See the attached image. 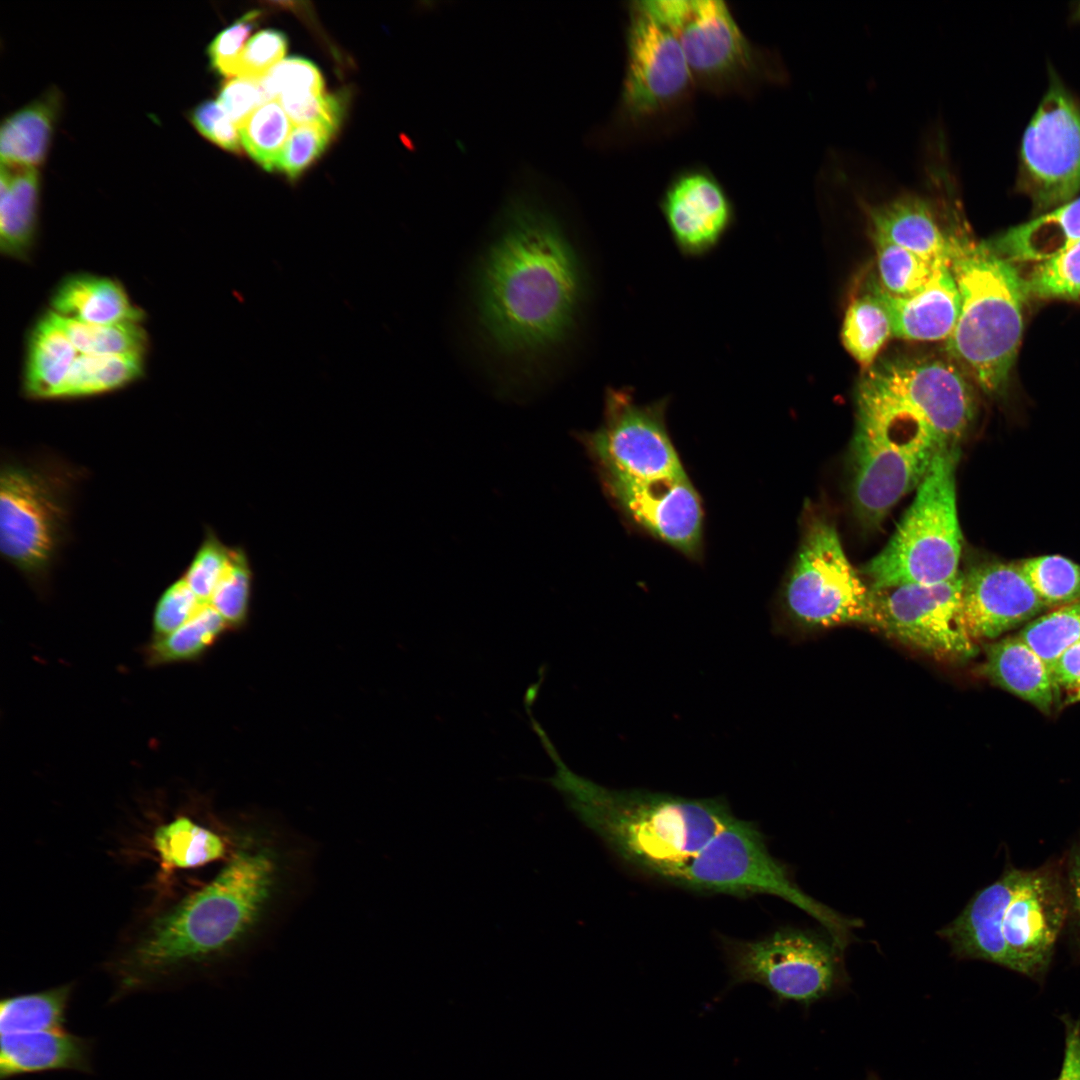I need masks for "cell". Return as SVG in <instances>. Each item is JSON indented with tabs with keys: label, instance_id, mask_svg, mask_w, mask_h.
<instances>
[{
	"label": "cell",
	"instance_id": "9c48e42d",
	"mask_svg": "<svg viewBox=\"0 0 1080 1080\" xmlns=\"http://www.w3.org/2000/svg\"><path fill=\"white\" fill-rule=\"evenodd\" d=\"M668 883L697 893L780 897L817 920L842 951L854 939L853 930L862 925L802 891L786 866L771 855L757 825L735 816Z\"/></svg>",
	"mask_w": 1080,
	"mask_h": 1080
},
{
	"label": "cell",
	"instance_id": "4316f807",
	"mask_svg": "<svg viewBox=\"0 0 1080 1080\" xmlns=\"http://www.w3.org/2000/svg\"><path fill=\"white\" fill-rule=\"evenodd\" d=\"M39 173L34 167L1 165L0 249L3 255L26 260L33 248L38 219Z\"/></svg>",
	"mask_w": 1080,
	"mask_h": 1080
},
{
	"label": "cell",
	"instance_id": "d6a6232c",
	"mask_svg": "<svg viewBox=\"0 0 1080 1080\" xmlns=\"http://www.w3.org/2000/svg\"><path fill=\"white\" fill-rule=\"evenodd\" d=\"M227 628L220 614L210 604H204L186 624L166 636L153 638L144 650L146 663L160 666L195 660Z\"/></svg>",
	"mask_w": 1080,
	"mask_h": 1080
},
{
	"label": "cell",
	"instance_id": "2e32d148",
	"mask_svg": "<svg viewBox=\"0 0 1080 1080\" xmlns=\"http://www.w3.org/2000/svg\"><path fill=\"white\" fill-rule=\"evenodd\" d=\"M1068 919V899L1061 865L1048 863L1018 870L1003 919V935L1012 971L1042 982L1057 939Z\"/></svg>",
	"mask_w": 1080,
	"mask_h": 1080
},
{
	"label": "cell",
	"instance_id": "f546056e",
	"mask_svg": "<svg viewBox=\"0 0 1080 1080\" xmlns=\"http://www.w3.org/2000/svg\"><path fill=\"white\" fill-rule=\"evenodd\" d=\"M59 106V95L49 91L3 121L0 131L2 165L36 168L44 161Z\"/></svg>",
	"mask_w": 1080,
	"mask_h": 1080
},
{
	"label": "cell",
	"instance_id": "52a82bcc",
	"mask_svg": "<svg viewBox=\"0 0 1080 1080\" xmlns=\"http://www.w3.org/2000/svg\"><path fill=\"white\" fill-rule=\"evenodd\" d=\"M959 446L940 447L886 546L860 568L873 590L956 577L962 548L957 515Z\"/></svg>",
	"mask_w": 1080,
	"mask_h": 1080
},
{
	"label": "cell",
	"instance_id": "60d3db41",
	"mask_svg": "<svg viewBox=\"0 0 1080 1080\" xmlns=\"http://www.w3.org/2000/svg\"><path fill=\"white\" fill-rule=\"evenodd\" d=\"M252 585L253 571L249 556L243 547H233L227 569L209 601L228 627H239L245 623Z\"/></svg>",
	"mask_w": 1080,
	"mask_h": 1080
},
{
	"label": "cell",
	"instance_id": "7dc6e473",
	"mask_svg": "<svg viewBox=\"0 0 1080 1080\" xmlns=\"http://www.w3.org/2000/svg\"><path fill=\"white\" fill-rule=\"evenodd\" d=\"M204 604L182 578L159 598L153 613V638L166 636L186 624Z\"/></svg>",
	"mask_w": 1080,
	"mask_h": 1080
},
{
	"label": "cell",
	"instance_id": "f35d334b",
	"mask_svg": "<svg viewBox=\"0 0 1080 1080\" xmlns=\"http://www.w3.org/2000/svg\"><path fill=\"white\" fill-rule=\"evenodd\" d=\"M293 127L279 101L271 100L256 109L239 132L250 157L265 170L272 171Z\"/></svg>",
	"mask_w": 1080,
	"mask_h": 1080
},
{
	"label": "cell",
	"instance_id": "5b68a950",
	"mask_svg": "<svg viewBox=\"0 0 1080 1080\" xmlns=\"http://www.w3.org/2000/svg\"><path fill=\"white\" fill-rule=\"evenodd\" d=\"M948 260L960 308L946 349L986 394L999 395L1022 338L1025 279L988 241L977 242L961 229L952 235Z\"/></svg>",
	"mask_w": 1080,
	"mask_h": 1080
},
{
	"label": "cell",
	"instance_id": "4dcf8cb0",
	"mask_svg": "<svg viewBox=\"0 0 1080 1080\" xmlns=\"http://www.w3.org/2000/svg\"><path fill=\"white\" fill-rule=\"evenodd\" d=\"M73 984L7 996L0 1002V1033L66 1029Z\"/></svg>",
	"mask_w": 1080,
	"mask_h": 1080
},
{
	"label": "cell",
	"instance_id": "9a60e30c",
	"mask_svg": "<svg viewBox=\"0 0 1080 1080\" xmlns=\"http://www.w3.org/2000/svg\"><path fill=\"white\" fill-rule=\"evenodd\" d=\"M52 482L40 471L8 464L0 477V548L27 574L49 565L62 534L65 509Z\"/></svg>",
	"mask_w": 1080,
	"mask_h": 1080
},
{
	"label": "cell",
	"instance_id": "8992f818",
	"mask_svg": "<svg viewBox=\"0 0 1080 1080\" xmlns=\"http://www.w3.org/2000/svg\"><path fill=\"white\" fill-rule=\"evenodd\" d=\"M627 8L625 69L612 128L618 143L633 146L686 128L698 89L674 33L642 0Z\"/></svg>",
	"mask_w": 1080,
	"mask_h": 1080
},
{
	"label": "cell",
	"instance_id": "ffe728a7",
	"mask_svg": "<svg viewBox=\"0 0 1080 1080\" xmlns=\"http://www.w3.org/2000/svg\"><path fill=\"white\" fill-rule=\"evenodd\" d=\"M1018 870L1008 868L996 881L977 891L961 913L937 932L955 958L987 961L1013 969L1003 935V919Z\"/></svg>",
	"mask_w": 1080,
	"mask_h": 1080
},
{
	"label": "cell",
	"instance_id": "6f0895ef",
	"mask_svg": "<svg viewBox=\"0 0 1080 1080\" xmlns=\"http://www.w3.org/2000/svg\"><path fill=\"white\" fill-rule=\"evenodd\" d=\"M1077 15H1078V16H1079V18H1080V5H1079V7H1078Z\"/></svg>",
	"mask_w": 1080,
	"mask_h": 1080
},
{
	"label": "cell",
	"instance_id": "f1b7e54d",
	"mask_svg": "<svg viewBox=\"0 0 1080 1080\" xmlns=\"http://www.w3.org/2000/svg\"><path fill=\"white\" fill-rule=\"evenodd\" d=\"M233 845L231 836L188 816H178L159 825L152 846L166 871L191 869L225 860Z\"/></svg>",
	"mask_w": 1080,
	"mask_h": 1080
},
{
	"label": "cell",
	"instance_id": "d4e9b609",
	"mask_svg": "<svg viewBox=\"0 0 1080 1080\" xmlns=\"http://www.w3.org/2000/svg\"><path fill=\"white\" fill-rule=\"evenodd\" d=\"M51 307L61 317L92 325L141 323L145 317L119 281L92 274L62 280L51 297Z\"/></svg>",
	"mask_w": 1080,
	"mask_h": 1080
},
{
	"label": "cell",
	"instance_id": "603a6c76",
	"mask_svg": "<svg viewBox=\"0 0 1080 1080\" xmlns=\"http://www.w3.org/2000/svg\"><path fill=\"white\" fill-rule=\"evenodd\" d=\"M94 1041L66 1029L1 1035L0 1080L52 1071L91 1073Z\"/></svg>",
	"mask_w": 1080,
	"mask_h": 1080
},
{
	"label": "cell",
	"instance_id": "d590c367",
	"mask_svg": "<svg viewBox=\"0 0 1080 1080\" xmlns=\"http://www.w3.org/2000/svg\"><path fill=\"white\" fill-rule=\"evenodd\" d=\"M879 274L878 286L891 296L908 297L922 290L939 263L930 261L890 241L872 235Z\"/></svg>",
	"mask_w": 1080,
	"mask_h": 1080
},
{
	"label": "cell",
	"instance_id": "8d00e7d4",
	"mask_svg": "<svg viewBox=\"0 0 1080 1080\" xmlns=\"http://www.w3.org/2000/svg\"><path fill=\"white\" fill-rule=\"evenodd\" d=\"M1017 636L1051 672L1059 656L1080 641V600L1041 614L1028 622Z\"/></svg>",
	"mask_w": 1080,
	"mask_h": 1080
},
{
	"label": "cell",
	"instance_id": "cb8c5ba5",
	"mask_svg": "<svg viewBox=\"0 0 1080 1080\" xmlns=\"http://www.w3.org/2000/svg\"><path fill=\"white\" fill-rule=\"evenodd\" d=\"M985 675L1000 688L1050 715L1059 697L1048 667L1018 636L985 646Z\"/></svg>",
	"mask_w": 1080,
	"mask_h": 1080
},
{
	"label": "cell",
	"instance_id": "83f0119b",
	"mask_svg": "<svg viewBox=\"0 0 1080 1080\" xmlns=\"http://www.w3.org/2000/svg\"><path fill=\"white\" fill-rule=\"evenodd\" d=\"M79 353L51 310L33 326L27 342L23 388L34 399L58 398Z\"/></svg>",
	"mask_w": 1080,
	"mask_h": 1080
},
{
	"label": "cell",
	"instance_id": "f6af8a7d",
	"mask_svg": "<svg viewBox=\"0 0 1080 1080\" xmlns=\"http://www.w3.org/2000/svg\"><path fill=\"white\" fill-rule=\"evenodd\" d=\"M269 101L285 94L323 93L324 82L318 68L310 61L291 57L283 59L261 79Z\"/></svg>",
	"mask_w": 1080,
	"mask_h": 1080
},
{
	"label": "cell",
	"instance_id": "c3c4849f",
	"mask_svg": "<svg viewBox=\"0 0 1080 1080\" xmlns=\"http://www.w3.org/2000/svg\"><path fill=\"white\" fill-rule=\"evenodd\" d=\"M261 14L257 10L245 14L221 31L210 43L208 55L211 65L218 73L231 77L234 63L245 47L248 36L257 26Z\"/></svg>",
	"mask_w": 1080,
	"mask_h": 1080
},
{
	"label": "cell",
	"instance_id": "e0dca14e",
	"mask_svg": "<svg viewBox=\"0 0 1080 1080\" xmlns=\"http://www.w3.org/2000/svg\"><path fill=\"white\" fill-rule=\"evenodd\" d=\"M598 474L607 495L631 520L689 557L701 553L703 509L688 476L638 480Z\"/></svg>",
	"mask_w": 1080,
	"mask_h": 1080
},
{
	"label": "cell",
	"instance_id": "44dd1931",
	"mask_svg": "<svg viewBox=\"0 0 1080 1080\" xmlns=\"http://www.w3.org/2000/svg\"><path fill=\"white\" fill-rule=\"evenodd\" d=\"M871 291L890 315L892 336L913 341H940L947 340L954 330L960 298L949 260L939 263L928 284L911 296H891L877 283Z\"/></svg>",
	"mask_w": 1080,
	"mask_h": 1080
},
{
	"label": "cell",
	"instance_id": "7bdbcfd3",
	"mask_svg": "<svg viewBox=\"0 0 1080 1080\" xmlns=\"http://www.w3.org/2000/svg\"><path fill=\"white\" fill-rule=\"evenodd\" d=\"M276 100L294 125H319L333 135L341 124L346 104L344 94L311 92L285 94Z\"/></svg>",
	"mask_w": 1080,
	"mask_h": 1080
},
{
	"label": "cell",
	"instance_id": "6da1fadb",
	"mask_svg": "<svg viewBox=\"0 0 1080 1080\" xmlns=\"http://www.w3.org/2000/svg\"><path fill=\"white\" fill-rule=\"evenodd\" d=\"M303 843L266 823L233 830L218 873L157 915L117 960L116 997L255 952L305 885Z\"/></svg>",
	"mask_w": 1080,
	"mask_h": 1080
},
{
	"label": "cell",
	"instance_id": "5bb4252c",
	"mask_svg": "<svg viewBox=\"0 0 1080 1080\" xmlns=\"http://www.w3.org/2000/svg\"><path fill=\"white\" fill-rule=\"evenodd\" d=\"M963 575L932 584L874 590L877 628L935 657L967 659L976 652L961 618Z\"/></svg>",
	"mask_w": 1080,
	"mask_h": 1080
},
{
	"label": "cell",
	"instance_id": "7a4b0ae2",
	"mask_svg": "<svg viewBox=\"0 0 1080 1080\" xmlns=\"http://www.w3.org/2000/svg\"><path fill=\"white\" fill-rule=\"evenodd\" d=\"M581 290L577 257L556 220L526 200L512 203L478 280L491 340L514 354L550 347L570 329Z\"/></svg>",
	"mask_w": 1080,
	"mask_h": 1080
},
{
	"label": "cell",
	"instance_id": "8fae6325",
	"mask_svg": "<svg viewBox=\"0 0 1080 1080\" xmlns=\"http://www.w3.org/2000/svg\"><path fill=\"white\" fill-rule=\"evenodd\" d=\"M725 945L733 983L759 984L780 1003L809 1007L831 996L843 980L842 951L829 936L811 930L783 927Z\"/></svg>",
	"mask_w": 1080,
	"mask_h": 1080
},
{
	"label": "cell",
	"instance_id": "1f68e13d",
	"mask_svg": "<svg viewBox=\"0 0 1080 1080\" xmlns=\"http://www.w3.org/2000/svg\"><path fill=\"white\" fill-rule=\"evenodd\" d=\"M143 355H86L74 361L58 398L102 394L123 388L144 375Z\"/></svg>",
	"mask_w": 1080,
	"mask_h": 1080
},
{
	"label": "cell",
	"instance_id": "f907efd6",
	"mask_svg": "<svg viewBox=\"0 0 1080 1080\" xmlns=\"http://www.w3.org/2000/svg\"><path fill=\"white\" fill-rule=\"evenodd\" d=\"M194 127L207 139L231 152H241L242 140L238 128L217 101H205L191 113Z\"/></svg>",
	"mask_w": 1080,
	"mask_h": 1080
},
{
	"label": "cell",
	"instance_id": "816d5d0a",
	"mask_svg": "<svg viewBox=\"0 0 1080 1080\" xmlns=\"http://www.w3.org/2000/svg\"><path fill=\"white\" fill-rule=\"evenodd\" d=\"M1065 884L1068 899V919L1080 949V842L1071 849L1065 864Z\"/></svg>",
	"mask_w": 1080,
	"mask_h": 1080
},
{
	"label": "cell",
	"instance_id": "f5cc1de1",
	"mask_svg": "<svg viewBox=\"0 0 1080 1080\" xmlns=\"http://www.w3.org/2000/svg\"><path fill=\"white\" fill-rule=\"evenodd\" d=\"M1051 675L1059 691L1064 689L1070 694L1080 689V641L1059 656Z\"/></svg>",
	"mask_w": 1080,
	"mask_h": 1080
},
{
	"label": "cell",
	"instance_id": "30bf717a",
	"mask_svg": "<svg viewBox=\"0 0 1080 1080\" xmlns=\"http://www.w3.org/2000/svg\"><path fill=\"white\" fill-rule=\"evenodd\" d=\"M781 604L797 627L858 623L877 628L875 592L850 563L835 526L823 517L807 521Z\"/></svg>",
	"mask_w": 1080,
	"mask_h": 1080
},
{
	"label": "cell",
	"instance_id": "74e56055",
	"mask_svg": "<svg viewBox=\"0 0 1080 1080\" xmlns=\"http://www.w3.org/2000/svg\"><path fill=\"white\" fill-rule=\"evenodd\" d=\"M1028 583L1050 610L1080 600V565L1060 555L1017 562Z\"/></svg>",
	"mask_w": 1080,
	"mask_h": 1080
},
{
	"label": "cell",
	"instance_id": "e575fe53",
	"mask_svg": "<svg viewBox=\"0 0 1080 1080\" xmlns=\"http://www.w3.org/2000/svg\"><path fill=\"white\" fill-rule=\"evenodd\" d=\"M51 312L79 354L144 356L147 351L148 335L141 323L92 325L61 317L52 310Z\"/></svg>",
	"mask_w": 1080,
	"mask_h": 1080
},
{
	"label": "cell",
	"instance_id": "484cf974",
	"mask_svg": "<svg viewBox=\"0 0 1080 1080\" xmlns=\"http://www.w3.org/2000/svg\"><path fill=\"white\" fill-rule=\"evenodd\" d=\"M1080 240V196L989 241L1012 263H1038Z\"/></svg>",
	"mask_w": 1080,
	"mask_h": 1080
},
{
	"label": "cell",
	"instance_id": "db71d44e",
	"mask_svg": "<svg viewBox=\"0 0 1080 1080\" xmlns=\"http://www.w3.org/2000/svg\"><path fill=\"white\" fill-rule=\"evenodd\" d=\"M1065 1040L1061 1069L1055 1080H1080V1022L1062 1017Z\"/></svg>",
	"mask_w": 1080,
	"mask_h": 1080
},
{
	"label": "cell",
	"instance_id": "4fadbf2b",
	"mask_svg": "<svg viewBox=\"0 0 1080 1080\" xmlns=\"http://www.w3.org/2000/svg\"><path fill=\"white\" fill-rule=\"evenodd\" d=\"M1020 186L1042 214L1080 196V108L1058 82L1023 135Z\"/></svg>",
	"mask_w": 1080,
	"mask_h": 1080
},
{
	"label": "cell",
	"instance_id": "681fc988",
	"mask_svg": "<svg viewBox=\"0 0 1080 1080\" xmlns=\"http://www.w3.org/2000/svg\"><path fill=\"white\" fill-rule=\"evenodd\" d=\"M268 101L261 80L246 78L226 81L217 100L238 130L256 109Z\"/></svg>",
	"mask_w": 1080,
	"mask_h": 1080
},
{
	"label": "cell",
	"instance_id": "3957f363",
	"mask_svg": "<svg viewBox=\"0 0 1080 1080\" xmlns=\"http://www.w3.org/2000/svg\"><path fill=\"white\" fill-rule=\"evenodd\" d=\"M551 784L622 862L668 882L734 817L726 800L641 789L614 790L560 764Z\"/></svg>",
	"mask_w": 1080,
	"mask_h": 1080
},
{
	"label": "cell",
	"instance_id": "ab89813d",
	"mask_svg": "<svg viewBox=\"0 0 1080 1080\" xmlns=\"http://www.w3.org/2000/svg\"><path fill=\"white\" fill-rule=\"evenodd\" d=\"M1028 295L1043 299L1080 298V240L1038 262L1025 280Z\"/></svg>",
	"mask_w": 1080,
	"mask_h": 1080
},
{
	"label": "cell",
	"instance_id": "bcb514c9",
	"mask_svg": "<svg viewBox=\"0 0 1080 1080\" xmlns=\"http://www.w3.org/2000/svg\"><path fill=\"white\" fill-rule=\"evenodd\" d=\"M333 134L314 124L295 125L277 160L276 168L297 178L326 149Z\"/></svg>",
	"mask_w": 1080,
	"mask_h": 1080
},
{
	"label": "cell",
	"instance_id": "836d02e7",
	"mask_svg": "<svg viewBox=\"0 0 1080 1080\" xmlns=\"http://www.w3.org/2000/svg\"><path fill=\"white\" fill-rule=\"evenodd\" d=\"M891 335L890 315L872 291L851 302L844 317L841 339L848 353L863 369L875 363Z\"/></svg>",
	"mask_w": 1080,
	"mask_h": 1080
},
{
	"label": "cell",
	"instance_id": "ac0fdd59",
	"mask_svg": "<svg viewBox=\"0 0 1080 1080\" xmlns=\"http://www.w3.org/2000/svg\"><path fill=\"white\" fill-rule=\"evenodd\" d=\"M659 205L675 245L690 257L715 248L735 219L725 188L702 166H690L674 174Z\"/></svg>",
	"mask_w": 1080,
	"mask_h": 1080
},
{
	"label": "cell",
	"instance_id": "b9f144b4",
	"mask_svg": "<svg viewBox=\"0 0 1080 1080\" xmlns=\"http://www.w3.org/2000/svg\"><path fill=\"white\" fill-rule=\"evenodd\" d=\"M232 548L227 547L210 529L188 567L183 579L203 604L210 598L230 562Z\"/></svg>",
	"mask_w": 1080,
	"mask_h": 1080
},
{
	"label": "cell",
	"instance_id": "7402d4cb",
	"mask_svg": "<svg viewBox=\"0 0 1080 1080\" xmlns=\"http://www.w3.org/2000/svg\"><path fill=\"white\" fill-rule=\"evenodd\" d=\"M935 199L903 193L868 210L872 235L930 260H948L953 233L940 221Z\"/></svg>",
	"mask_w": 1080,
	"mask_h": 1080
},
{
	"label": "cell",
	"instance_id": "9f6ffc18",
	"mask_svg": "<svg viewBox=\"0 0 1080 1080\" xmlns=\"http://www.w3.org/2000/svg\"><path fill=\"white\" fill-rule=\"evenodd\" d=\"M865 1080H881L874 1072H869Z\"/></svg>",
	"mask_w": 1080,
	"mask_h": 1080
},
{
	"label": "cell",
	"instance_id": "7c38bea8",
	"mask_svg": "<svg viewBox=\"0 0 1080 1080\" xmlns=\"http://www.w3.org/2000/svg\"><path fill=\"white\" fill-rule=\"evenodd\" d=\"M666 400L640 405L626 389H608L602 425L577 433L598 472L638 480L687 476L665 425Z\"/></svg>",
	"mask_w": 1080,
	"mask_h": 1080
},
{
	"label": "cell",
	"instance_id": "d6986e66",
	"mask_svg": "<svg viewBox=\"0 0 1080 1080\" xmlns=\"http://www.w3.org/2000/svg\"><path fill=\"white\" fill-rule=\"evenodd\" d=\"M962 575L961 618L973 640L995 639L1049 610L1017 562H983Z\"/></svg>",
	"mask_w": 1080,
	"mask_h": 1080
},
{
	"label": "cell",
	"instance_id": "ee69618b",
	"mask_svg": "<svg viewBox=\"0 0 1080 1080\" xmlns=\"http://www.w3.org/2000/svg\"><path fill=\"white\" fill-rule=\"evenodd\" d=\"M287 50V37L275 30L254 35L234 63L231 77L261 80L279 62Z\"/></svg>",
	"mask_w": 1080,
	"mask_h": 1080
},
{
	"label": "cell",
	"instance_id": "277c9868",
	"mask_svg": "<svg viewBox=\"0 0 1080 1080\" xmlns=\"http://www.w3.org/2000/svg\"><path fill=\"white\" fill-rule=\"evenodd\" d=\"M851 498L865 528H877L917 488L939 448L919 405L865 370L856 388Z\"/></svg>",
	"mask_w": 1080,
	"mask_h": 1080
},
{
	"label": "cell",
	"instance_id": "11a10c76",
	"mask_svg": "<svg viewBox=\"0 0 1080 1080\" xmlns=\"http://www.w3.org/2000/svg\"><path fill=\"white\" fill-rule=\"evenodd\" d=\"M1078 702H1080V689L1073 692V693L1067 694V697H1066L1065 701L1063 702V704L1064 705H1072V704H1076Z\"/></svg>",
	"mask_w": 1080,
	"mask_h": 1080
},
{
	"label": "cell",
	"instance_id": "ba28073f",
	"mask_svg": "<svg viewBox=\"0 0 1080 1080\" xmlns=\"http://www.w3.org/2000/svg\"><path fill=\"white\" fill-rule=\"evenodd\" d=\"M678 39L697 89L715 96L752 97L782 82L785 71L768 48L741 29L722 0H642Z\"/></svg>",
	"mask_w": 1080,
	"mask_h": 1080
}]
</instances>
